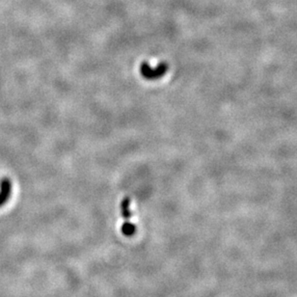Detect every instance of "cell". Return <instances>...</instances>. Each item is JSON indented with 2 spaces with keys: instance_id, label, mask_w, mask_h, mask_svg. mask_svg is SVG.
I'll return each instance as SVG.
<instances>
[{
  "instance_id": "obj_1",
  "label": "cell",
  "mask_w": 297,
  "mask_h": 297,
  "mask_svg": "<svg viewBox=\"0 0 297 297\" xmlns=\"http://www.w3.org/2000/svg\"><path fill=\"white\" fill-rule=\"evenodd\" d=\"M168 71V64L165 62H161L158 67L150 68L147 62H143L140 67V73L142 76L148 80L158 79L163 76Z\"/></svg>"
},
{
  "instance_id": "obj_2",
  "label": "cell",
  "mask_w": 297,
  "mask_h": 297,
  "mask_svg": "<svg viewBox=\"0 0 297 297\" xmlns=\"http://www.w3.org/2000/svg\"><path fill=\"white\" fill-rule=\"evenodd\" d=\"M12 182L8 178L0 180V207L3 206L11 197Z\"/></svg>"
},
{
  "instance_id": "obj_3",
  "label": "cell",
  "mask_w": 297,
  "mask_h": 297,
  "mask_svg": "<svg viewBox=\"0 0 297 297\" xmlns=\"http://www.w3.org/2000/svg\"><path fill=\"white\" fill-rule=\"evenodd\" d=\"M130 200L129 197L123 199L122 204H121V212L123 215V218L128 221L131 217V211L130 209Z\"/></svg>"
},
{
  "instance_id": "obj_4",
  "label": "cell",
  "mask_w": 297,
  "mask_h": 297,
  "mask_svg": "<svg viewBox=\"0 0 297 297\" xmlns=\"http://www.w3.org/2000/svg\"><path fill=\"white\" fill-rule=\"evenodd\" d=\"M122 234L126 237H132L135 235L136 233V227L133 223H130L129 220L126 221L123 225H122Z\"/></svg>"
}]
</instances>
